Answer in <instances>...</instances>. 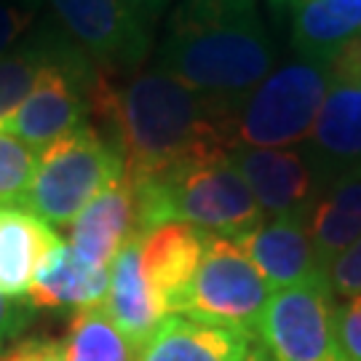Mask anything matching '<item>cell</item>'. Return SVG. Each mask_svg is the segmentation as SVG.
Listing matches in <instances>:
<instances>
[{
	"label": "cell",
	"instance_id": "6da1fadb",
	"mask_svg": "<svg viewBox=\"0 0 361 361\" xmlns=\"http://www.w3.org/2000/svg\"><path fill=\"white\" fill-rule=\"evenodd\" d=\"M94 113L104 121L107 140L121 150L134 182L161 180L233 150L231 116L158 65L123 80L102 70Z\"/></svg>",
	"mask_w": 361,
	"mask_h": 361
},
{
	"label": "cell",
	"instance_id": "7a4b0ae2",
	"mask_svg": "<svg viewBox=\"0 0 361 361\" xmlns=\"http://www.w3.org/2000/svg\"><path fill=\"white\" fill-rule=\"evenodd\" d=\"M158 67L233 118L276 67V46L255 0H182L166 22Z\"/></svg>",
	"mask_w": 361,
	"mask_h": 361
},
{
	"label": "cell",
	"instance_id": "3957f363",
	"mask_svg": "<svg viewBox=\"0 0 361 361\" xmlns=\"http://www.w3.org/2000/svg\"><path fill=\"white\" fill-rule=\"evenodd\" d=\"M131 185L137 193L140 235L164 222H188L209 235L238 238L262 222V209L233 153L182 166L161 180H131Z\"/></svg>",
	"mask_w": 361,
	"mask_h": 361
},
{
	"label": "cell",
	"instance_id": "277c9868",
	"mask_svg": "<svg viewBox=\"0 0 361 361\" xmlns=\"http://www.w3.org/2000/svg\"><path fill=\"white\" fill-rule=\"evenodd\" d=\"M329 89V56H302L276 65L246 94L231 118L233 147L305 145Z\"/></svg>",
	"mask_w": 361,
	"mask_h": 361
},
{
	"label": "cell",
	"instance_id": "5b68a950",
	"mask_svg": "<svg viewBox=\"0 0 361 361\" xmlns=\"http://www.w3.org/2000/svg\"><path fill=\"white\" fill-rule=\"evenodd\" d=\"M126 164L116 145L89 123L49 145L38 155V169L22 207L51 228L70 225Z\"/></svg>",
	"mask_w": 361,
	"mask_h": 361
},
{
	"label": "cell",
	"instance_id": "8992f818",
	"mask_svg": "<svg viewBox=\"0 0 361 361\" xmlns=\"http://www.w3.org/2000/svg\"><path fill=\"white\" fill-rule=\"evenodd\" d=\"M102 70L70 40L65 51L40 73L35 89L6 123V134L22 140L35 153L86 126L94 110V91Z\"/></svg>",
	"mask_w": 361,
	"mask_h": 361
},
{
	"label": "cell",
	"instance_id": "52a82bcc",
	"mask_svg": "<svg viewBox=\"0 0 361 361\" xmlns=\"http://www.w3.org/2000/svg\"><path fill=\"white\" fill-rule=\"evenodd\" d=\"M271 295L273 289L241 246L225 235H207L204 257L180 313L195 322L257 335Z\"/></svg>",
	"mask_w": 361,
	"mask_h": 361
},
{
	"label": "cell",
	"instance_id": "ba28073f",
	"mask_svg": "<svg viewBox=\"0 0 361 361\" xmlns=\"http://www.w3.org/2000/svg\"><path fill=\"white\" fill-rule=\"evenodd\" d=\"M257 337L271 361H345L335 335V302L326 281L276 289Z\"/></svg>",
	"mask_w": 361,
	"mask_h": 361
},
{
	"label": "cell",
	"instance_id": "9c48e42d",
	"mask_svg": "<svg viewBox=\"0 0 361 361\" xmlns=\"http://www.w3.org/2000/svg\"><path fill=\"white\" fill-rule=\"evenodd\" d=\"M56 27L110 75L142 70L153 35L123 0H46Z\"/></svg>",
	"mask_w": 361,
	"mask_h": 361
},
{
	"label": "cell",
	"instance_id": "30bf717a",
	"mask_svg": "<svg viewBox=\"0 0 361 361\" xmlns=\"http://www.w3.org/2000/svg\"><path fill=\"white\" fill-rule=\"evenodd\" d=\"M308 212L262 219L252 231L233 238L252 259L271 289L326 281V265L319 257L305 222Z\"/></svg>",
	"mask_w": 361,
	"mask_h": 361
},
{
	"label": "cell",
	"instance_id": "8fae6325",
	"mask_svg": "<svg viewBox=\"0 0 361 361\" xmlns=\"http://www.w3.org/2000/svg\"><path fill=\"white\" fill-rule=\"evenodd\" d=\"M300 150L319 190L361 166V80H329L313 131Z\"/></svg>",
	"mask_w": 361,
	"mask_h": 361
},
{
	"label": "cell",
	"instance_id": "7c38bea8",
	"mask_svg": "<svg viewBox=\"0 0 361 361\" xmlns=\"http://www.w3.org/2000/svg\"><path fill=\"white\" fill-rule=\"evenodd\" d=\"M207 235L209 233L188 222H164L140 235L142 276L164 316L180 313L185 305L195 271L204 257Z\"/></svg>",
	"mask_w": 361,
	"mask_h": 361
},
{
	"label": "cell",
	"instance_id": "4fadbf2b",
	"mask_svg": "<svg viewBox=\"0 0 361 361\" xmlns=\"http://www.w3.org/2000/svg\"><path fill=\"white\" fill-rule=\"evenodd\" d=\"M233 161L257 198L262 214L308 212L319 185L308 158L295 147H233Z\"/></svg>",
	"mask_w": 361,
	"mask_h": 361
},
{
	"label": "cell",
	"instance_id": "5bb4252c",
	"mask_svg": "<svg viewBox=\"0 0 361 361\" xmlns=\"http://www.w3.org/2000/svg\"><path fill=\"white\" fill-rule=\"evenodd\" d=\"M137 361H271L257 335L171 313L137 350Z\"/></svg>",
	"mask_w": 361,
	"mask_h": 361
},
{
	"label": "cell",
	"instance_id": "9a60e30c",
	"mask_svg": "<svg viewBox=\"0 0 361 361\" xmlns=\"http://www.w3.org/2000/svg\"><path fill=\"white\" fill-rule=\"evenodd\" d=\"M131 238H140L137 193L129 174L113 180L70 228V246L83 262L94 268H110V262Z\"/></svg>",
	"mask_w": 361,
	"mask_h": 361
},
{
	"label": "cell",
	"instance_id": "2e32d148",
	"mask_svg": "<svg viewBox=\"0 0 361 361\" xmlns=\"http://www.w3.org/2000/svg\"><path fill=\"white\" fill-rule=\"evenodd\" d=\"M59 244V233L25 207L0 209V295L25 300L43 259Z\"/></svg>",
	"mask_w": 361,
	"mask_h": 361
},
{
	"label": "cell",
	"instance_id": "e0dca14e",
	"mask_svg": "<svg viewBox=\"0 0 361 361\" xmlns=\"http://www.w3.org/2000/svg\"><path fill=\"white\" fill-rule=\"evenodd\" d=\"M110 286V268H94L62 244L43 259L35 281L27 292L32 308H97L102 305Z\"/></svg>",
	"mask_w": 361,
	"mask_h": 361
},
{
	"label": "cell",
	"instance_id": "ac0fdd59",
	"mask_svg": "<svg viewBox=\"0 0 361 361\" xmlns=\"http://www.w3.org/2000/svg\"><path fill=\"white\" fill-rule=\"evenodd\" d=\"M102 310L137 350L153 335L155 326L166 319L164 310L155 305L142 276L140 238H131L110 262V286H107Z\"/></svg>",
	"mask_w": 361,
	"mask_h": 361
},
{
	"label": "cell",
	"instance_id": "d6986e66",
	"mask_svg": "<svg viewBox=\"0 0 361 361\" xmlns=\"http://www.w3.org/2000/svg\"><path fill=\"white\" fill-rule=\"evenodd\" d=\"M305 222H308V233L324 265H329L337 255H343L350 244H356L361 238L359 169H353L322 188L310 204Z\"/></svg>",
	"mask_w": 361,
	"mask_h": 361
},
{
	"label": "cell",
	"instance_id": "ffe728a7",
	"mask_svg": "<svg viewBox=\"0 0 361 361\" xmlns=\"http://www.w3.org/2000/svg\"><path fill=\"white\" fill-rule=\"evenodd\" d=\"M70 43L59 27L40 25L32 32H25L19 43L0 56V131L35 89L40 73L51 65Z\"/></svg>",
	"mask_w": 361,
	"mask_h": 361
},
{
	"label": "cell",
	"instance_id": "44dd1931",
	"mask_svg": "<svg viewBox=\"0 0 361 361\" xmlns=\"http://www.w3.org/2000/svg\"><path fill=\"white\" fill-rule=\"evenodd\" d=\"M361 38V0H302L292 8V49L302 56H332Z\"/></svg>",
	"mask_w": 361,
	"mask_h": 361
},
{
	"label": "cell",
	"instance_id": "7402d4cb",
	"mask_svg": "<svg viewBox=\"0 0 361 361\" xmlns=\"http://www.w3.org/2000/svg\"><path fill=\"white\" fill-rule=\"evenodd\" d=\"M62 345L65 361H137V348L107 319L102 305L78 310Z\"/></svg>",
	"mask_w": 361,
	"mask_h": 361
},
{
	"label": "cell",
	"instance_id": "603a6c76",
	"mask_svg": "<svg viewBox=\"0 0 361 361\" xmlns=\"http://www.w3.org/2000/svg\"><path fill=\"white\" fill-rule=\"evenodd\" d=\"M38 155L22 140L0 131V209L22 207L38 169Z\"/></svg>",
	"mask_w": 361,
	"mask_h": 361
},
{
	"label": "cell",
	"instance_id": "cb8c5ba5",
	"mask_svg": "<svg viewBox=\"0 0 361 361\" xmlns=\"http://www.w3.org/2000/svg\"><path fill=\"white\" fill-rule=\"evenodd\" d=\"M326 284L332 289V295H340V297L361 295V238L326 265Z\"/></svg>",
	"mask_w": 361,
	"mask_h": 361
},
{
	"label": "cell",
	"instance_id": "d4e9b609",
	"mask_svg": "<svg viewBox=\"0 0 361 361\" xmlns=\"http://www.w3.org/2000/svg\"><path fill=\"white\" fill-rule=\"evenodd\" d=\"M335 335L345 361H361V295L335 305Z\"/></svg>",
	"mask_w": 361,
	"mask_h": 361
},
{
	"label": "cell",
	"instance_id": "484cf974",
	"mask_svg": "<svg viewBox=\"0 0 361 361\" xmlns=\"http://www.w3.org/2000/svg\"><path fill=\"white\" fill-rule=\"evenodd\" d=\"M32 25L30 0H0V56L13 49Z\"/></svg>",
	"mask_w": 361,
	"mask_h": 361
},
{
	"label": "cell",
	"instance_id": "4316f807",
	"mask_svg": "<svg viewBox=\"0 0 361 361\" xmlns=\"http://www.w3.org/2000/svg\"><path fill=\"white\" fill-rule=\"evenodd\" d=\"M32 319V305L27 300H11L0 295V353L13 337H19Z\"/></svg>",
	"mask_w": 361,
	"mask_h": 361
},
{
	"label": "cell",
	"instance_id": "83f0119b",
	"mask_svg": "<svg viewBox=\"0 0 361 361\" xmlns=\"http://www.w3.org/2000/svg\"><path fill=\"white\" fill-rule=\"evenodd\" d=\"M8 356L13 361H65V345L56 340L35 337V340H25L22 345H16Z\"/></svg>",
	"mask_w": 361,
	"mask_h": 361
},
{
	"label": "cell",
	"instance_id": "f1b7e54d",
	"mask_svg": "<svg viewBox=\"0 0 361 361\" xmlns=\"http://www.w3.org/2000/svg\"><path fill=\"white\" fill-rule=\"evenodd\" d=\"M174 0H123V6L129 8L145 27H153L164 13L171 8Z\"/></svg>",
	"mask_w": 361,
	"mask_h": 361
},
{
	"label": "cell",
	"instance_id": "f546056e",
	"mask_svg": "<svg viewBox=\"0 0 361 361\" xmlns=\"http://www.w3.org/2000/svg\"><path fill=\"white\" fill-rule=\"evenodd\" d=\"M276 8H295L297 3H302V0H271Z\"/></svg>",
	"mask_w": 361,
	"mask_h": 361
},
{
	"label": "cell",
	"instance_id": "4dcf8cb0",
	"mask_svg": "<svg viewBox=\"0 0 361 361\" xmlns=\"http://www.w3.org/2000/svg\"><path fill=\"white\" fill-rule=\"evenodd\" d=\"M3 361H13V359H11V356H6V359H3Z\"/></svg>",
	"mask_w": 361,
	"mask_h": 361
},
{
	"label": "cell",
	"instance_id": "1f68e13d",
	"mask_svg": "<svg viewBox=\"0 0 361 361\" xmlns=\"http://www.w3.org/2000/svg\"><path fill=\"white\" fill-rule=\"evenodd\" d=\"M359 171H361V166H359Z\"/></svg>",
	"mask_w": 361,
	"mask_h": 361
}]
</instances>
